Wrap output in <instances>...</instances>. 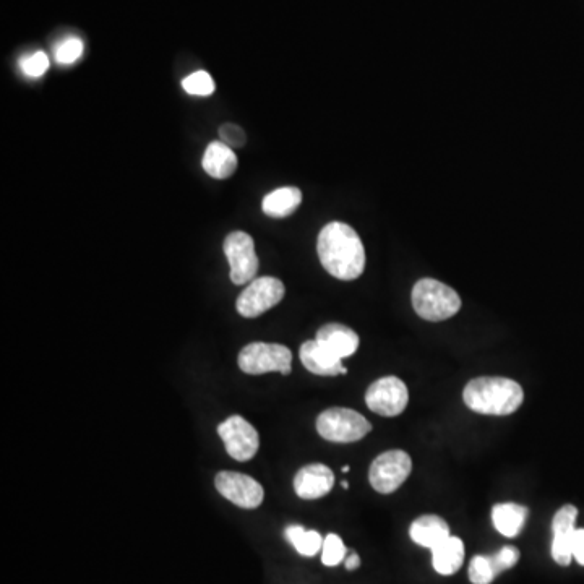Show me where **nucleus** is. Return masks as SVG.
Segmentation results:
<instances>
[{"label":"nucleus","mask_w":584,"mask_h":584,"mask_svg":"<svg viewBox=\"0 0 584 584\" xmlns=\"http://www.w3.org/2000/svg\"><path fill=\"white\" fill-rule=\"evenodd\" d=\"M317 252L323 268L338 280H357L364 273V245L349 224L340 221L327 224L318 234Z\"/></svg>","instance_id":"1"},{"label":"nucleus","mask_w":584,"mask_h":584,"mask_svg":"<svg viewBox=\"0 0 584 584\" xmlns=\"http://www.w3.org/2000/svg\"><path fill=\"white\" fill-rule=\"evenodd\" d=\"M463 400L471 411L486 416H510L521 408L520 383L505 377L474 378L464 387Z\"/></svg>","instance_id":"2"},{"label":"nucleus","mask_w":584,"mask_h":584,"mask_svg":"<svg viewBox=\"0 0 584 584\" xmlns=\"http://www.w3.org/2000/svg\"><path fill=\"white\" fill-rule=\"evenodd\" d=\"M413 307L427 322H443L461 309V299L455 289L432 278L417 281L413 288Z\"/></svg>","instance_id":"3"},{"label":"nucleus","mask_w":584,"mask_h":584,"mask_svg":"<svg viewBox=\"0 0 584 584\" xmlns=\"http://www.w3.org/2000/svg\"><path fill=\"white\" fill-rule=\"evenodd\" d=\"M370 430L372 424L353 409L331 408L317 417V432L328 442H359Z\"/></svg>","instance_id":"4"},{"label":"nucleus","mask_w":584,"mask_h":584,"mask_svg":"<svg viewBox=\"0 0 584 584\" xmlns=\"http://www.w3.org/2000/svg\"><path fill=\"white\" fill-rule=\"evenodd\" d=\"M239 369L245 374L262 375L268 372L289 375L292 353L283 344L252 343L239 353Z\"/></svg>","instance_id":"5"},{"label":"nucleus","mask_w":584,"mask_h":584,"mask_svg":"<svg viewBox=\"0 0 584 584\" xmlns=\"http://www.w3.org/2000/svg\"><path fill=\"white\" fill-rule=\"evenodd\" d=\"M413 473V460L403 450L385 451L378 455L369 469L370 486L377 490L378 494H393L408 481Z\"/></svg>","instance_id":"6"},{"label":"nucleus","mask_w":584,"mask_h":584,"mask_svg":"<svg viewBox=\"0 0 584 584\" xmlns=\"http://www.w3.org/2000/svg\"><path fill=\"white\" fill-rule=\"evenodd\" d=\"M409 391L401 378L388 377L375 380L365 393V404L372 413L383 417H396L408 408Z\"/></svg>","instance_id":"7"},{"label":"nucleus","mask_w":584,"mask_h":584,"mask_svg":"<svg viewBox=\"0 0 584 584\" xmlns=\"http://www.w3.org/2000/svg\"><path fill=\"white\" fill-rule=\"evenodd\" d=\"M223 249L231 267L232 283L236 286L252 283L258 271L254 239L247 232L234 231L224 239Z\"/></svg>","instance_id":"8"},{"label":"nucleus","mask_w":584,"mask_h":584,"mask_svg":"<svg viewBox=\"0 0 584 584\" xmlns=\"http://www.w3.org/2000/svg\"><path fill=\"white\" fill-rule=\"evenodd\" d=\"M284 297L283 281L273 276L255 278L249 286L237 297V312L245 318L260 317L275 305L280 304Z\"/></svg>","instance_id":"9"},{"label":"nucleus","mask_w":584,"mask_h":584,"mask_svg":"<svg viewBox=\"0 0 584 584\" xmlns=\"http://www.w3.org/2000/svg\"><path fill=\"white\" fill-rule=\"evenodd\" d=\"M218 435L223 440L228 455L236 461H249L257 455L260 447L258 432L242 416H231L218 426Z\"/></svg>","instance_id":"10"},{"label":"nucleus","mask_w":584,"mask_h":584,"mask_svg":"<svg viewBox=\"0 0 584 584\" xmlns=\"http://www.w3.org/2000/svg\"><path fill=\"white\" fill-rule=\"evenodd\" d=\"M215 486L224 499L234 503L236 507L245 510H254L262 505L265 499V490L262 484L255 481L254 477L245 476L242 473L221 471L215 477Z\"/></svg>","instance_id":"11"},{"label":"nucleus","mask_w":584,"mask_h":584,"mask_svg":"<svg viewBox=\"0 0 584 584\" xmlns=\"http://www.w3.org/2000/svg\"><path fill=\"white\" fill-rule=\"evenodd\" d=\"M576 518L578 510L573 505H565L555 513L552 520V559L560 567H568L573 560V539L576 533Z\"/></svg>","instance_id":"12"},{"label":"nucleus","mask_w":584,"mask_h":584,"mask_svg":"<svg viewBox=\"0 0 584 584\" xmlns=\"http://www.w3.org/2000/svg\"><path fill=\"white\" fill-rule=\"evenodd\" d=\"M335 486V474L325 464H307L294 477L297 497L304 500L322 499Z\"/></svg>","instance_id":"13"},{"label":"nucleus","mask_w":584,"mask_h":584,"mask_svg":"<svg viewBox=\"0 0 584 584\" xmlns=\"http://www.w3.org/2000/svg\"><path fill=\"white\" fill-rule=\"evenodd\" d=\"M299 357L305 369L312 374L323 375V377L348 374V369L343 365V359L318 340L305 341L299 351Z\"/></svg>","instance_id":"14"},{"label":"nucleus","mask_w":584,"mask_h":584,"mask_svg":"<svg viewBox=\"0 0 584 584\" xmlns=\"http://www.w3.org/2000/svg\"><path fill=\"white\" fill-rule=\"evenodd\" d=\"M315 340L325 344L340 359H346V357L356 354L359 344H361L356 331L351 330L346 325H341V323H328L325 327L320 328Z\"/></svg>","instance_id":"15"},{"label":"nucleus","mask_w":584,"mask_h":584,"mask_svg":"<svg viewBox=\"0 0 584 584\" xmlns=\"http://www.w3.org/2000/svg\"><path fill=\"white\" fill-rule=\"evenodd\" d=\"M409 536L416 542L417 546L432 550L451 536L450 526H448L447 521L437 515L419 516L411 524Z\"/></svg>","instance_id":"16"},{"label":"nucleus","mask_w":584,"mask_h":584,"mask_svg":"<svg viewBox=\"0 0 584 584\" xmlns=\"http://www.w3.org/2000/svg\"><path fill=\"white\" fill-rule=\"evenodd\" d=\"M203 169L213 179H228L237 169V156L224 142H211L205 150Z\"/></svg>","instance_id":"17"},{"label":"nucleus","mask_w":584,"mask_h":584,"mask_svg":"<svg viewBox=\"0 0 584 584\" xmlns=\"http://www.w3.org/2000/svg\"><path fill=\"white\" fill-rule=\"evenodd\" d=\"M464 563V544L460 537L450 536L432 549V565L442 576L455 575Z\"/></svg>","instance_id":"18"},{"label":"nucleus","mask_w":584,"mask_h":584,"mask_svg":"<svg viewBox=\"0 0 584 584\" xmlns=\"http://www.w3.org/2000/svg\"><path fill=\"white\" fill-rule=\"evenodd\" d=\"M528 508L518 503H499L492 510V523L502 536L516 537L524 528L528 518Z\"/></svg>","instance_id":"19"},{"label":"nucleus","mask_w":584,"mask_h":584,"mask_svg":"<svg viewBox=\"0 0 584 584\" xmlns=\"http://www.w3.org/2000/svg\"><path fill=\"white\" fill-rule=\"evenodd\" d=\"M302 192L297 187H281L263 198L262 210L270 218H286L299 208Z\"/></svg>","instance_id":"20"},{"label":"nucleus","mask_w":584,"mask_h":584,"mask_svg":"<svg viewBox=\"0 0 584 584\" xmlns=\"http://www.w3.org/2000/svg\"><path fill=\"white\" fill-rule=\"evenodd\" d=\"M286 537L291 542L294 549L304 557H314L323 547V539L317 531H307L302 526H289L286 529Z\"/></svg>","instance_id":"21"},{"label":"nucleus","mask_w":584,"mask_h":584,"mask_svg":"<svg viewBox=\"0 0 584 584\" xmlns=\"http://www.w3.org/2000/svg\"><path fill=\"white\" fill-rule=\"evenodd\" d=\"M469 581L473 584H490L497 578L494 563L486 555H476L469 565Z\"/></svg>","instance_id":"22"},{"label":"nucleus","mask_w":584,"mask_h":584,"mask_svg":"<svg viewBox=\"0 0 584 584\" xmlns=\"http://www.w3.org/2000/svg\"><path fill=\"white\" fill-rule=\"evenodd\" d=\"M182 88L189 95L210 96L215 93V82H213L210 73L200 70V72H195L189 77H185L182 80Z\"/></svg>","instance_id":"23"},{"label":"nucleus","mask_w":584,"mask_h":584,"mask_svg":"<svg viewBox=\"0 0 584 584\" xmlns=\"http://www.w3.org/2000/svg\"><path fill=\"white\" fill-rule=\"evenodd\" d=\"M346 559V547L338 534H328L323 539L322 563L325 567H336Z\"/></svg>","instance_id":"24"},{"label":"nucleus","mask_w":584,"mask_h":584,"mask_svg":"<svg viewBox=\"0 0 584 584\" xmlns=\"http://www.w3.org/2000/svg\"><path fill=\"white\" fill-rule=\"evenodd\" d=\"M20 69L26 77L39 78L49 69V57L43 51L35 52L30 56L23 57L20 61Z\"/></svg>","instance_id":"25"},{"label":"nucleus","mask_w":584,"mask_h":584,"mask_svg":"<svg viewBox=\"0 0 584 584\" xmlns=\"http://www.w3.org/2000/svg\"><path fill=\"white\" fill-rule=\"evenodd\" d=\"M83 54L82 39L69 38L64 43L59 44L56 49V61L62 65L73 64L77 62Z\"/></svg>","instance_id":"26"},{"label":"nucleus","mask_w":584,"mask_h":584,"mask_svg":"<svg viewBox=\"0 0 584 584\" xmlns=\"http://www.w3.org/2000/svg\"><path fill=\"white\" fill-rule=\"evenodd\" d=\"M492 563H494L495 572L497 575L500 573L507 572L510 568L515 567L516 563L520 562V550L516 547H503L497 554L490 557Z\"/></svg>","instance_id":"27"},{"label":"nucleus","mask_w":584,"mask_h":584,"mask_svg":"<svg viewBox=\"0 0 584 584\" xmlns=\"http://www.w3.org/2000/svg\"><path fill=\"white\" fill-rule=\"evenodd\" d=\"M219 137H221V142L226 143L231 148H242L245 145L244 130L234 124H224L219 129Z\"/></svg>","instance_id":"28"},{"label":"nucleus","mask_w":584,"mask_h":584,"mask_svg":"<svg viewBox=\"0 0 584 584\" xmlns=\"http://www.w3.org/2000/svg\"><path fill=\"white\" fill-rule=\"evenodd\" d=\"M573 559L584 567V529H576L573 539Z\"/></svg>","instance_id":"29"},{"label":"nucleus","mask_w":584,"mask_h":584,"mask_svg":"<svg viewBox=\"0 0 584 584\" xmlns=\"http://www.w3.org/2000/svg\"><path fill=\"white\" fill-rule=\"evenodd\" d=\"M344 567L348 568L349 572H353L356 568L361 567V559H359V555L351 554L349 557L344 559Z\"/></svg>","instance_id":"30"},{"label":"nucleus","mask_w":584,"mask_h":584,"mask_svg":"<svg viewBox=\"0 0 584 584\" xmlns=\"http://www.w3.org/2000/svg\"><path fill=\"white\" fill-rule=\"evenodd\" d=\"M341 487H343V489H349V484H348V482H346V481H344V482H341Z\"/></svg>","instance_id":"31"},{"label":"nucleus","mask_w":584,"mask_h":584,"mask_svg":"<svg viewBox=\"0 0 584 584\" xmlns=\"http://www.w3.org/2000/svg\"><path fill=\"white\" fill-rule=\"evenodd\" d=\"M341 471H343V473H349V466H343V468H341Z\"/></svg>","instance_id":"32"}]
</instances>
